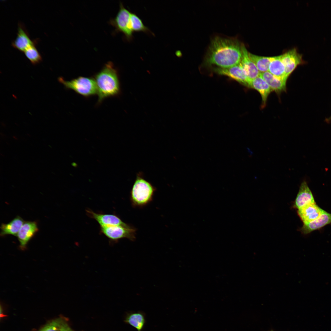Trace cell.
<instances>
[{"instance_id":"cell-1","label":"cell","mask_w":331,"mask_h":331,"mask_svg":"<svg viewBox=\"0 0 331 331\" xmlns=\"http://www.w3.org/2000/svg\"><path fill=\"white\" fill-rule=\"evenodd\" d=\"M242 43L234 37L216 36L211 40L204 59L206 65L221 68L239 64L242 57Z\"/></svg>"},{"instance_id":"cell-2","label":"cell","mask_w":331,"mask_h":331,"mask_svg":"<svg viewBox=\"0 0 331 331\" xmlns=\"http://www.w3.org/2000/svg\"><path fill=\"white\" fill-rule=\"evenodd\" d=\"M97 89L98 104L105 99L117 96L121 89L118 74L113 63L109 62L94 76Z\"/></svg>"},{"instance_id":"cell-3","label":"cell","mask_w":331,"mask_h":331,"mask_svg":"<svg viewBox=\"0 0 331 331\" xmlns=\"http://www.w3.org/2000/svg\"><path fill=\"white\" fill-rule=\"evenodd\" d=\"M156 188L144 177L142 172H138L131 190L130 199L133 207L142 208L152 200Z\"/></svg>"},{"instance_id":"cell-4","label":"cell","mask_w":331,"mask_h":331,"mask_svg":"<svg viewBox=\"0 0 331 331\" xmlns=\"http://www.w3.org/2000/svg\"><path fill=\"white\" fill-rule=\"evenodd\" d=\"M58 79L66 88L72 89L85 97L97 94V87L94 78L79 76L69 81H66L61 77Z\"/></svg>"},{"instance_id":"cell-5","label":"cell","mask_w":331,"mask_h":331,"mask_svg":"<svg viewBox=\"0 0 331 331\" xmlns=\"http://www.w3.org/2000/svg\"><path fill=\"white\" fill-rule=\"evenodd\" d=\"M136 231L135 228L128 224L100 227L101 233L112 242H117L123 238L134 241L136 238Z\"/></svg>"},{"instance_id":"cell-6","label":"cell","mask_w":331,"mask_h":331,"mask_svg":"<svg viewBox=\"0 0 331 331\" xmlns=\"http://www.w3.org/2000/svg\"><path fill=\"white\" fill-rule=\"evenodd\" d=\"M131 13L125 8L122 3L116 16L110 20V24L118 31L122 32L128 41L132 40L133 32L130 26V19Z\"/></svg>"},{"instance_id":"cell-7","label":"cell","mask_w":331,"mask_h":331,"mask_svg":"<svg viewBox=\"0 0 331 331\" xmlns=\"http://www.w3.org/2000/svg\"><path fill=\"white\" fill-rule=\"evenodd\" d=\"M213 70L217 74L227 76L242 85L250 87L251 81L247 77L240 63L227 68L214 67Z\"/></svg>"},{"instance_id":"cell-8","label":"cell","mask_w":331,"mask_h":331,"mask_svg":"<svg viewBox=\"0 0 331 331\" xmlns=\"http://www.w3.org/2000/svg\"><path fill=\"white\" fill-rule=\"evenodd\" d=\"M280 56L285 67V77L287 79L298 66L304 63L302 55L295 48L281 55Z\"/></svg>"},{"instance_id":"cell-9","label":"cell","mask_w":331,"mask_h":331,"mask_svg":"<svg viewBox=\"0 0 331 331\" xmlns=\"http://www.w3.org/2000/svg\"><path fill=\"white\" fill-rule=\"evenodd\" d=\"M36 221H25L17 236L20 243V247L24 249L29 241L38 231Z\"/></svg>"},{"instance_id":"cell-10","label":"cell","mask_w":331,"mask_h":331,"mask_svg":"<svg viewBox=\"0 0 331 331\" xmlns=\"http://www.w3.org/2000/svg\"><path fill=\"white\" fill-rule=\"evenodd\" d=\"M37 41H32L25 26L22 23L18 24L17 36L12 43V46L21 52H24Z\"/></svg>"},{"instance_id":"cell-11","label":"cell","mask_w":331,"mask_h":331,"mask_svg":"<svg viewBox=\"0 0 331 331\" xmlns=\"http://www.w3.org/2000/svg\"><path fill=\"white\" fill-rule=\"evenodd\" d=\"M86 212L89 216L97 222L100 227L127 224L115 215L97 213L89 209L86 210Z\"/></svg>"},{"instance_id":"cell-12","label":"cell","mask_w":331,"mask_h":331,"mask_svg":"<svg viewBox=\"0 0 331 331\" xmlns=\"http://www.w3.org/2000/svg\"><path fill=\"white\" fill-rule=\"evenodd\" d=\"M315 203L312 192L307 183L305 181H303L300 186L293 205V207L298 209Z\"/></svg>"},{"instance_id":"cell-13","label":"cell","mask_w":331,"mask_h":331,"mask_svg":"<svg viewBox=\"0 0 331 331\" xmlns=\"http://www.w3.org/2000/svg\"><path fill=\"white\" fill-rule=\"evenodd\" d=\"M331 223V213L324 210L320 216L315 220L303 224L299 230L302 234L306 235L313 231L319 230Z\"/></svg>"},{"instance_id":"cell-14","label":"cell","mask_w":331,"mask_h":331,"mask_svg":"<svg viewBox=\"0 0 331 331\" xmlns=\"http://www.w3.org/2000/svg\"><path fill=\"white\" fill-rule=\"evenodd\" d=\"M324 211L315 203L298 209L297 213L301 220L305 224L315 220Z\"/></svg>"},{"instance_id":"cell-15","label":"cell","mask_w":331,"mask_h":331,"mask_svg":"<svg viewBox=\"0 0 331 331\" xmlns=\"http://www.w3.org/2000/svg\"><path fill=\"white\" fill-rule=\"evenodd\" d=\"M242 51V57L240 63L247 77L251 80L260 76V72L249 58V52L243 44Z\"/></svg>"},{"instance_id":"cell-16","label":"cell","mask_w":331,"mask_h":331,"mask_svg":"<svg viewBox=\"0 0 331 331\" xmlns=\"http://www.w3.org/2000/svg\"><path fill=\"white\" fill-rule=\"evenodd\" d=\"M250 88L254 89L259 92L261 97L262 107L264 106L268 97L272 91L268 84L260 75L251 81Z\"/></svg>"},{"instance_id":"cell-17","label":"cell","mask_w":331,"mask_h":331,"mask_svg":"<svg viewBox=\"0 0 331 331\" xmlns=\"http://www.w3.org/2000/svg\"><path fill=\"white\" fill-rule=\"evenodd\" d=\"M124 321L136 329L137 331H142L146 322V314L141 311L132 312L127 314Z\"/></svg>"},{"instance_id":"cell-18","label":"cell","mask_w":331,"mask_h":331,"mask_svg":"<svg viewBox=\"0 0 331 331\" xmlns=\"http://www.w3.org/2000/svg\"><path fill=\"white\" fill-rule=\"evenodd\" d=\"M25 221L20 216H17L9 223H2L1 226L0 235H6L17 236V234Z\"/></svg>"},{"instance_id":"cell-19","label":"cell","mask_w":331,"mask_h":331,"mask_svg":"<svg viewBox=\"0 0 331 331\" xmlns=\"http://www.w3.org/2000/svg\"><path fill=\"white\" fill-rule=\"evenodd\" d=\"M260 76L267 82L272 91L279 93L285 90L286 81L277 78L268 71L260 73Z\"/></svg>"},{"instance_id":"cell-20","label":"cell","mask_w":331,"mask_h":331,"mask_svg":"<svg viewBox=\"0 0 331 331\" xmlns=\"http://www.w3.org/2000/svg\"><path fill=\"white\" fill-rule=\"evenodd\" d=\"M268 71L277 78L287 82L285 67L280 55L272 57Z\"/></svg>"},{"instance_id":"cell-21","label":"cell","mask_w":331,"mask_h":331,"mask_svg":"<svg viewBox=\"0 0 331 331\" xmlns=\"http://www.w3.org/2000/svg\"><path fill=\"white\" fill-rule=\"evenodd\" d=\"M249 55L260 73L268 71L272 57L260 56L249 52Z\"/></svg>"},{"instance_id":"cell-22","label":"cell","mask_w":331,"mask_h":331,"mask_svg":"<svg viewBox=\"0 0 331 331\" xmlns=\"http://www.w3.org/2000/svg\"><path fill=\"white\" fill-rule=\"evenodd\" d=\"M130 26L133 32H141L154 35L150 29L144 25L141 19L135 13H131Z\"/></svg>"},{"instance_id":"cell-23","label":"cell","mask_w":331,"mask_h":331,"mask_svg":"<svg viewBox=\"0 0 331 331\" xmlns=\"http://www.w3.org/2000/svg\"><path fill=\"white\" fill-rule=\"evenodd\" d=\"M35 45L29 47L24 52L26 57L33 65L39 63L42 60V57Z\"/></svg>"},{"instance_id":"cell-24","label":"cell","mask_w":331,"mask_h":331,"mask_svg":"<svg viewBox=\"0 0 331 331\" xmlns=\"http://www.w3.org/2000/svg\"><path fill=\"white\" fill-rule=\"evenodd\" d=\"M63 321L60 318L55 320L46 325L40 331H59Z\"/></svg>"},{"instance_id":"cell-25","label":"cell","mask_w":331,"mask_h":331,"mask_svg":"<svg viewBox=\"0 0 331 331\" xmlns=\"http://www.w3.org/2000/svg\"><path fill=\"white\" fill-rule=\"evenodd\" d=\"M59 331H73L68 325L63 321L60 328Z\"/></svg>"},{"instance_id":"cell-26","label":"cell","mask_w":331,"mask_h":331,"mask_svg":"<svg viewBox=\"0 0 331 331\" xmlns=\"http://www.w3.org/2000/svg\"><path fill=\"white\" fill-rule=\"evenodd\" d=\"M271 331H273V330H271Z\"/></svg>"}]
</instances>
